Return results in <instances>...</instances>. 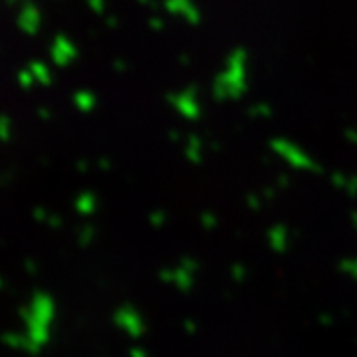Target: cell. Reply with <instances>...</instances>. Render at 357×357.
Returning <instances> with one entry per match:
<instances>
[]
</instances>
